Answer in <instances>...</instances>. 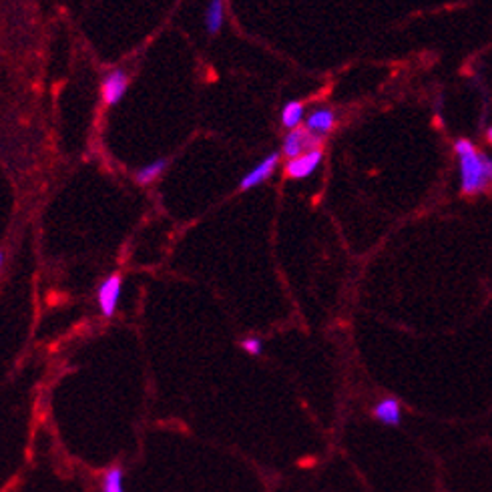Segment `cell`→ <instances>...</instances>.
<instances>
[{
  "instance_id": "obj_12",
  "label": "cell",
  "mask_w": 492,
  "mask_h": 492,
  "mask_svg": "<svg viewBox=\"0 0 492 492\" xmlns=\"http://www.w3.org/2000/svg\"><path fill=\"white\" fill-rule=\"evenodd\" d=\"M101 492H125V472L121 466H111L101 477Z\"/></svg>"
},
{
  "instance_id": "obj_3",
  "label": "cell",
  "mask_w": 492,
  "mask_h": 492,
  "mask_svg": "<svg viewBox=\"0 0 492 492\" xmlns=\"http://www.w3.org/2000/svg\"><path fill=\"white\" fill-rule=\"evenodd\" d=\"M129 85H131V76L123 69H113V71L104 73L103 81H101V99H103V103L107 107L119 104L127 97Z\"/></svg>"
},
{
  "instance_id": "obj_2",
  "label": "cell",
  "mask_w": 492,
  "mask_h": 492,
  "mask_svg": "<svg viewBox=\"0 0 492 492\" xmlns=\"http://www.w3.org/2000/svg\"><path fill=\"white\" fill-rule=\"evenodd\" d=\"M121 294H123V275L111 273L97 287V306L104 317H113L119 308Z\"/></svg>"
},
{
  "instance_id": "obj_7",
  "label": "cell",
  "mask_w": 492,
  "mask_h": 492,
  "mask_svg": "<svg viewBox=\"0 0 492 492\" xmlns=\"http://www.w3.org/2000/svg\"><path fill=\"white\" fill-rule=\"evenodd\" d=\"M303 127L317 139H324L328 137L334 127H336V113L334 109H329L326 104H320L310 111V115H306V121H303Z\"/></svg>"
},
{
  "instance_id": "obj_11",
  "label": "cell",
  "mask_w": 492,
  "mask_h": 492,
  "mask_svg": "<svg viewBox=\"0 0 492 492\" xmlns=\"http://www.w3.org/2000/svg\"><path fill=\"white\" fill-rule=\"evenodd\" d=\"M280 121H282V127L287 131H294L298 129L299 125L306 121V109L299 101H289L282 107V113H280Z\"/></svg>"
},
{
  "instance_id": "obj_4",
  "label": "cell",
  "mask_w": 492,
  "mask_h": 492,
  "mask_svg": "<svg viewBox=\"0 0 492 492\" xmlns=\"http://www.w3.org/2000/svg\"><path fill=\"white\" fill-rule=\"evenodd\" d=\"M278 165H280V153H278V151H271V153H268L259 163L255 165L254 169H250V171L239 179V189H241V191H252L255 187L264 185V183L275 173Z\"/></svg>"
},
{
  "instance_id": "obj_1",
  "label": "cell",
  "mask_w": 492,
  "mask_h": 492,
  "mask_svg": "<svg viewBox=\"0 0 492 492\" xmlns=\"http://www.w3.org/2000/svg\"><path fill=\"white\" fill-rule=\"evenodd\" d=\"M454 153L458 161V181L460 193L466 197H477L488 191L492 183L488 179V155L482 153L470 139H456Z\"/></svg>"
},
{
  "instance_id": "obj_13",
  "label": "cell",
  "mask_w": 492,
  "mask_h": 492,
  "mask_svg": "<svg viewBox=\"0 0 492 492\" xmlns=\"http://www.w3.org/2000/svg\"><path fill=\"white\" fill-rule=\"evenodd\" d=\"M239 346H241V350H243L245 354H250V356H261V352H264V342H261V338H257V336H247V338H243Z\"/></svg>"
},
{
  "instance_id": "obj_5",
  "label": "cell",
  "mask_w": 492,
  "mask_h": 492,
  "mask_svg": "<svg viewBox=\"0 0 492 492\" xmlns=\"http://www.w3.org/2000/svg\"><path fill=\"white\" fill-rule=\"evenodd\" d=\"M322 147V139L313 137L306 127L301 129H294L284 137V143H282V155H285L287 159H296L299 155L308 153V151L320 149Z\"/></svg>"
},
{
  "instance_id": "obj_15",
  "label": "cell",
  "mask_w": 492,
  "mask_h": 492,
  "mask_svg": "<svg viewBox=\"0 0 492 492\" xmlns=\"http://www.w3.org/2000/svg\"><path fill=\"white\" fill-rule=\"evenodd\" d=\"M486 141H488V143L492 145V127L488 129V131H486Z\"/></svg>"
},
{
  "instance_id": "obj_10",
  "label": "cell",
  "mask_w": 492,
  "mask_h": 492,
  "mask_svg": "<svg viewBox=\"0 0 492 492\" xmlns=\"http://www.w3.org/2000/svg\"><path fill=\"white\" fill-rule=\"evenodd\" d=\"M167 167H169V159H167V157H159V159H155V161H151V163L139 167V169L135 171V181H137L139 185H151V183H155V181L163 177Z\"/></svg>"
},
{
  "instance_id": "obj_14",
  "label": "cell",
  "mask_w": 492,
  "mask_h": 492,
  "mask_svg": "<svg viewBox=\"0 0 492 492\" xmlns=\"http://www.w3.org/2000/svg\"><path fill=\"white\" fill-rule=\"evenodd\" d=\"M486 165H488V179H491V183H492V157H488V159H486Z\"/></svg>"
},
{
  "instance_id": "obj_9",
  "label": "cell",
  "mask_w": 492,
  "mask_h": 492,
  "mask_svg": "<svg viewBox=\"0 0 492 492\" xmlns=\"http://www.w3.org/2000/svg\"><path fill=\"white\" fill-rule=\"evenodd\" d=\"M205 30L209 36H217L225 25V2L224 0H209L205 6Z\"/></svg>"
},
{
  "instance_id": "obj_8",
  "label": "cell",
  "mask_w": 492,
  "mask_h": 492,
  "mask_svg": "<svg viewBox=\"0 0 492 492\" xmlns=\"http://www.w3.org/2000/svg\"><path fill=\"white\" fill-rule=\"evenodd\" d=\"M372 418L384 426H400V422H402L400 402L396 398H384V400L376 402V406L372 408Z\"/></svg>"
},
{
  "instance_id": "obj_6",
  "label": "cell",
  "mask_w": 492,
  "mask_h": 492,
  "mask_svg": "<svg viewBox=\"0 0 492 492\" xmlns=\"http://www.w3.org/2000/svg\"><path fill=\"white\" fill-rule=\"evenodd\" d=\"M322 161H324V149H322V147H320V149L308 151V153L299 155L296 159H287V163H285V175H287L289 179L296 181L308 179V177H312L313 173L320 169Z\"/></svg>"
}]
</instances>
